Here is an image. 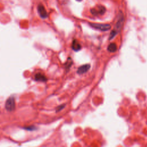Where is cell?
I'll list each match as a JSON object with an SVG mask.
<instances>
[{"mask_svg":"<svg viewBox=\"0 0 147 147\" xmlns=\"http://www.w3.org/2000/svg\"><path fill=\"white\" fill-rule=\"evenodd\" d=\"M124 16L122 12H120L119 16H118L117 21L115 25L114 29L113 30L115 32H116L118 34V33H119L120 32L122 29L123 24H124Z\"/></svg>","mask_w":147,"mask_h":147,"instance_id":"1","label":"cell"},{"mask_svg":"<svg viewBox=\"0 0 147 147\" xmlns=\"http://www.w3.org/2000/svg\"><path fill=\"white\" fill-rule=\"evenodd\" d=\"M89 25H90L91 27L95 28L96 30L104 31V32L109 31L111 29V25L110 24H104L90 23H89Z\"/></svg>","mask_w":147,"mask_h":147,"instance_id":"2","label":"cell"},{"mask_svg":"<svg viewBox=\"0 0 147 147\" xmlns=\"http://www.w3.org/2000/svg\"><path fill=\"white\" fill-rule=\"evenodd\" d=\"M5 106V109L8 112L14 111L16 108V101L13 97H10L7 99Z\"/></svg>","mask_w":147,"mask_h":147,"instance_id":"3","label":"cell"},{"mask_svg":"<svg viewBox=\"0 0 147 147\" xmlns=\"http://www.w3.org/2000/svg\"><path fill=\"white\" fill-rule=\"evenodd\" d=\"M106 12V8L103 6H99L98 8V10H96L95 9H93L91 10V13L93 15H98L100 14L102 15L104 14Z\"/></svg>","mask_w":147,"mask_h":147,"instance_id":"4","label":"cell"},{"mask_svg":"<svg viewBox=\"0 0 147 147\" xmlns=\"http://www.w3.org/2000/svg\"><path fill=\"white\" fill-rule=\"evenodd\" d=\"M90 69V64H87L83 65L82 66H80L78 68V69L77 70V73L78 74L80 75L83 74L87 72Z\"/></svg>","mask_w":147,"mask_h":147,"instance_id":"5","label":"cell"},{"mask_svg":"<svg viewBox=\"0 0 147 147\" xmlns=\"http://www.w3.org/2000/svg\"><path fill=\"white\" fill-rule=\"evenodd\" d=\"M38 12L39 14H40L41 17L43 18H46V17H47V13L43 6L39 5L38 6Z\"/></svg>","mask_w":147,"mask_h":147,"instance_id":"6","label":"cell"},{"mask_svg":"<svg viewBox=\"0 0 147 147\" xmlns=\"http://www.w3.org/2000/svg\"><path fill=\"white\" fill-rule=\"evenodd\" d=\"M35 79L36 81H38V82H46L47 80L46 76L40 73L36 74L35 77Z\"/></svg>","mask_w":147,"mask_h":147,"instance_id":"7","label":"cell"},{"mask_svg":"<svg viewBox=\"0 0 147 147\" xmlns=\"http://www.w3.org/2000/svg\"><path fill=\"white\" fill-rule=\"evenodd\" d=\"M72 48L74 51H79L82 48L81 45L77 40H74L72 43Z\"/></svg>","mask_w":147,"mask_h":147,"instance_id":"8","label":"cell"},{"mask_svg":"<svg viewBox=\"0 0 147 147\" xmlns=\"http://www.w3.org/2000/svg\"><path fill=\"white\" fill-rule=\"evenodd\" d=\"M117 46L115 43H111L107 47V51L110 52H114L117 51Z\"/></svg>","mask_w":147,"mask_h":147,"instance_id":"9","label":"cell"},{"mask_svg":"<svg viewBox=\"0 0 147 147\" xmlns=\"http://www.w3.org/2000/svg\"><path fill=\"white\" fill-rule=\"evenodd\" d=\"M72 60L71 58H70V57H69L68 58L67 60V62L66 63H65V69H69L71 67V65L72 64Z\"/></svg>","mask_w":147,"mask_h":147,"instance_id":"10","label":"cell"},{"mask_svg":"<svg viewBox=\"0 0 147 147\" xmlns=\"http://www.w3.org/2000/svg\"><path fill=\"white\" fill-rule=\"evenodd\" d=\"M65 106V105L64 104V105H60L59 106H58L57 107V109H56V112H58L59 111H60V110H62V109H63L64 107Z\"/></svg>","mask_w":147,"mask_h":147,"instance_id":"11","label":"cell"},{"mask_svg":"<svg viewBox=\"0 0 147 147\" xmlns=\"http://www.w3.org/2000/svg\"><path fill=\"white\" fill-rule=\"evenodd\" d=\"M36 128L33 126H31V127H28L27 128H25V129H27L28 130H33L34 129H35Z\"/></svg>","mask_w":147,"mask_h":147,"instance_id":"12","label":"cell"},{"mask_svg":"<svg viewBox=\"0 0 147 147\" xmlns=\"http://www.w3.org/2000/svg\"><path fill=\"white\" fill-rule=\"evenodd\" d=\"M78 1H82V0H78Z\"/></svg>","mask_w":147,"mask_h":147,"instance_id":"13","label":"cell"}]
</instances>
